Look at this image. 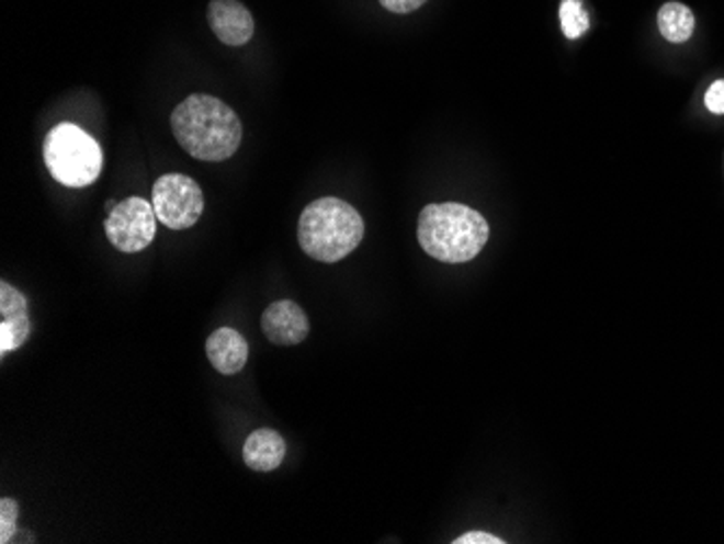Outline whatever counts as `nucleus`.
I'll return each instance as SVG.
<instances>
[{
	"instance_id": "nucleus-1",
	"label": "nucleus",
	"mask_w": 724,
	"mask_h": 544,
	"mask_svg": "<svg viewBox=\"0 0 724 544\" xmlns=\"http://www.w3.org/2000/svg\"><path fill=\"white\" fill-rule=\"evenodd\" d=\"M172 133L182 150L200 161L230 159L244 139L239 115L219 98L193 93L172 113Z\"/></svg>"
},
{
	"instance_id": "nucleus-2",
	"label": "nucleus",
	"mask_w": 724,
	"mask_h": 544,
	"mask_svg": "<svg viewBox=\"0 0 724 544\" xmlns=\"http://www.w3.org/2000/svg\"><path fill=\"white\" fill-rule=\"evenodd\" d=\"M490 235L482 213L457 204H428L419 215L417 237L426 254L441 263H468L486 246Z\"/></svg>"
},
{
	"instance_id": "nucleus-3",
	"label": "nucleus",
	"mask_w": 724,
	"mask_h": 544,
	"mask_svg": "<svg viewBox=\"0 0 724 544\" xmlns=\"http://www.w3.org/2000/svg\"><path fill=\"white\" fill-rule=\"evenodd\" d=\"M361 213L341 197H319L299 217L297 239L304 254L319 263H339L361 246Z\"/></svg>"
},
{
	"instance_id": "nucleus-4",
	"label": "nucleus",
	"mask_w": 724,
	"mask_h": 544,
	"mask_svg": "<svg viewBox=\"0 0 724 544\" xmlns=\"http://www.w3.org/2000/svg\"><path fill=\"white\" fill-rule=\"evenodd\" d=\"M44 161L64 186L83 189L98 181L104 159L100 144L77 124H57L44 139Z\"/></svg>"
},
{
	"instance_id": "nucleus-5",
	"label": "nucleus",
	"mask_w": 724,
	"mask_h": 544,
	"mask_svg": "<svg viewBox=\"0 0 724 544\" xmlns=\"http://www.w3.org/2000/svg\"><path fill=\"white\" fill-rule=\"evenodd\" d=\"M157 213L155 206L144 197H126L117 202L104 222V233L111 246L124 254L146 250L157 237Z\"/></svg>"
},
{
	"instance_id": "nucleus-6",
	"label": "nucleus",
	"mask_w": 724,
	"mask_h": 544,
	"mask_svg": "<svg viewBox=\"0 0 724 544\" xmlns=\"http://www.w3.org/2000/svg\"><path fill=\"white\" fill-rule=\"evenodd\" d=\"M152 206L159 222L170 230H186L204 213V193L184 174H166L152 186Z\"/></svg>"
},
{
	"instance_id": "nucleus-7",
	"label": "nucleus",
	"mask_w": 724,
	"mask_h": 544,
	"mask_svg": "<svg viewBox=\"0 0 724 544\" xmlns=\"http://www.w3.org/2000/svg\"><path fill=\"white\" fill-rule=\"evenodd\" d=\"M261 328L270 343L289 348L299 345L308 337L310 321L299 304H295L293 299H278L265 308L261 317Z\"/></svg>"
},
{
	"instance_id": "nucleus-8",
	"label": "nucleus",
	"mask_w": 724,
	"mask_h": 544,
	"mask_svg": "<svg viewBox=\"0 0 724 544\" xmlns=\"http://www.w3.org/2000/svg\"><path fill=\"white\" fill-rule=\"evenodd\" d=\"M206 18L215 37L226 46H244L254 35V18L241 0H211Z\"/></svg>"
},
{
	"instance_id": "nucleus-9",
	"label": "nucleus",
	"mask_w": 724,
	"mask_h": 544,
	"mask_svg": "<svg viewBox=\"0 0 724 544\" xmlns=\"http://www.w3.org/2000/svg\"><path fill=\"white\" fill-rule=\"evenodd\" d=\"M248 341L233 328H219L206 339V356L222 375H235L248 363Z\"/></svg>"
},
{
	"instance_id": "nucleus-10",
	"label": "nucleus",
	"mask_w": 724,
	"mask_h": 544,
	"mask_svg": "<svg viewBox=\"0 0 724 544\" xmlns=\"http://www.w3.org/2000/svg\"><path fill=\"white\" fill-rule=\"evenodd\" d=\"M286 455L284 439L270 428L254 430L244 445V462L259 473L275 471Z\"/></svg>"
},
{
	"instance_id": "nucleus-11",
	"label": "nucleus",
	"mask_w": 724,
	"mask_h": 544,
	"mask_svg": "<svg viewBox=\"0 0 724 544\" xmlns=\"http://www.w3.org/2000/svg\"><path fill=\"white\" fill-rule=\"evenodd\" d=\"M657 26L672 44L688 42L694 33V13L681 2H666L657 13Z\"/></svg>"
},
{
	"instance_id": "nucleus-12",
	"label": "nucleus",
	"mask_w": 724,
	"mask_h": 544,
	"mask_svg": "<svg viewBox=\"0 0 724 544\" xmlns=\"http://www.w3.org/2000/svg\"><path fill=\"white\" fill-rule=\"evenodd\" d=\"M31 335V321L29 315L15 317V319H2L0 324V356L15 352L20 345L26 343Z\"/></svg>"
},
{
	"instance_id": "nucleus-13",
	"label": "nucleus",
	"mask_w": 724,
	"mask_h": 544,
	"mask_svg": "<svg viewBox=\"0 0 724 544\" xmlns=\"http://www.w3.org/2000/svg\"><path fill=\"white\" fill-rule=\"evenodd\" d=\"M559 22H562V31L568 39H577L581 37L590 22H588V13L584 11L579 0H562L559 4Z\"/></svg>"
},
{
	"instance_id": "nucleus-14",
	"label": "nucleus",
	"mask_w": 724,
	"mask_h": 544,
	"mask_svg": "<svg viewBox=\"0 0 724 544\" xmlns=\"http://www.w3.org/2000/svg\"><path fill=\"white\" fill-rule=\"evenodd\" d=\"M0 315L2 319H15L29 315V302L24 293L11 286L7 280L0 282Z\"/></svg>"
},
{
	"instance_id": "nucleus-15",
	"label": "nucleus",
	"mask_w": 724,
	"mask_h": 544,
	"mask_svg": "<svg viewBox=\"0 0 724 544\" xmlns=\"http://www.w3.org/2000/svg\"><path fill=\"white\" fill-rule=\"evenodd\" d=\"M15 521H18V503L13 499H2L0 501V544L13 541Z\"/></svg>"
},
{
	"instance_id": "nucleus-16",
	"label": "nucleus",
	"mask_w": 724,
	"mask_h": 544,
	"mask_svg": "<svg viewBox=\"0 0 724 544\" xmlns=\"http://www.w3.org/2000/svg\"><path fill=\"white\" fill-rule=\"evenodd\" d=\"M705 106L716 113V115H724V81H716L708 93H705Z\"/></svg>"
},
{
	"instance_id": "nucleus-17",
	"label": "nucleus",
	"mask_w": 724,
	"mask_h": 544,
	"mask_svg": "<svg viewBox=\"0 0 724 544\" xmlns=\"http://www.w3.org/2000/svg\"><path fill=\"white\" fill-rule=\"evenodd\" d=\"M377 2L393 13H412L428 0H377Z\"/></svg>"
},
{
	"instance_id": "nucleus-18",
	"label": "nucleus",
	"mask_w": 724,
	"mask_h": 544,
	"mask_svg": "<svg viewBox=\"0 0 724 544\" xmlns=\"http://www.w3.org/2000/svg\"><path fill=\"white\" fill-rule=\"evenodd\" d=\"M506 541L493 536V534H486V532H468V534H462L460 539H455L453 544H504Z\"/></svg>"
}]
</instances>
